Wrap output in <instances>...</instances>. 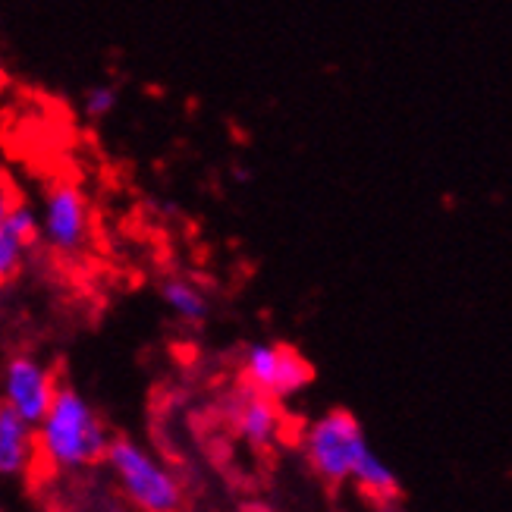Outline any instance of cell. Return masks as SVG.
<instances>
[{"label": "cell", "instance_id": "6da1fadb", "mask_svg": "<svg viewBox=\"0 0 512 512\" xmlns=\"http://www.w3.org/2000/svg\"><path fill=\"white\" fill-rule=\"evenodd\" d=\"M110 440L107 421L79 387L60 384L54 403L35 425L38 462L51 475H82L101 465Z\"/></svg>", "mask_w": 512, "mask_h": 512}, {"label": "cell", "instance_id": "7a4b0ae2", "mask_svg": "<svg viewBox=\"0 0 512 512\" xmlns=\"http://www.w3.org/2000/svg\"><path fill=\"white\" fill-rule=\"evenodd\" d=\"M101 465L136 512H186V487L180 475L145 443L114 437Z\"/></svg>", "mask_w": 512, "mask_h": 512}, {"label": "cell", "instance_id": "3957f363", "mask_svg": "<svg viewBox=\"0 0 512 512\" xmlns=\"http://www.w3.org/2000/svg\"><path fill=\"white\" fill-rule=\"evenodd\" d=\"M368 450L371 443L362 421L349 409H327L302 431V459L327 487H346Z\"/></svg>", "mask_w": 512, "mask_h": 512}, {"label": "cell", "instance_id": "277c9868", "mask_svg": "<svg viewBox=\"0 0 512 512\" xmlns=\"http://www.w3.org/2000/svg\"><path fill=\"white\" fill-rule=\"evenodd\" d=\"M242 381L246 390H255L261 396H271L277 403L296 399L315 381V368L299 349L280 340H255L242 349L239 359Z\"/></svg>", "mask_w": 512, "mask_h": 512}, {"label": "cell", "instance_id": "5b68a950", "mask_svg": "<svg viewBox=\"0 0 512 512\" xmlns=\"http://www.w3.org/2000/svg\"><path fill=\"white\" fill-rule=\"evenodd\" d=\"M60 374L54 365L38 359L35 352H13L0 365V406L13 409L29 425H38L41 415L54 403Z\"/></svg>", "mask_w": 512, "mask_h": 512}, {"label": "cell", "instance_id": "8992f818", "mask_svg": "<svg viewBox=\"0 0 512 512\" xmlns=\"http://www.w3.org/2000/svg\"><path fill=\"white\" fill-rule=\"evenodd\" d=\"M38 214V239L57 255H79L88 246V202L76 183H57L48 189Z\"/></svg>", "mask_w": 512, "mask_h": 512}, {"label": "cell", "instance_id": "52a82bcc", "mask_svg": "<svg viewBox=\"0 0 512 512\" xmlns=\"http://www.w3.org/2000/svg\"><path fill=\"white\" fill-rule=\"evenodd\" d=\"M230 425L246 447L267 450L283 434V403L255 390H239L230 399Z\"/></svg>", "mask_w": 512, "mask_h": 512}, {"label": "cell", "instance_id": "ba28073f", "mask_svg": "<svg viewBox=\"0 0 512 512\" xmlns=\"http://www.w3.org/2000/svg\"><path fill=\"white\" fill-rule=\"evenodd\" d=\"M38 465L35 425L0 406V481H26Z\"/></svg>", "mask_w": 512, "mask_h": 512}, {"label": "cell", "instance_id": "9c48e42d", "mask_svg": "<svg viewBox=\"0 0 512 512\" xmlns=\"http://www.w3.org/2000/svg\"><path fill=\"white\" fill-rule=\"evenodd\" d=\"M38 242V214L29 205H7V214L0 220V283L19 274L22 261Z\"/></svg>", "mask_w": 512, "mask_h": 512}, {"label": "cell", "instance_id": "30bf717a", "mask_svg": "<svg viewBox=\"0 0 512 512\" xmlns=\"http://www.w3.org/2000/svg\"><path fill=\"white\" fill-rule=\"evenodd\" d=\"M161 302L167 305V311L183 324H205L208 315H211V302H208V293L195 280L189 277H167L161 283Z\"/></svg>", "mask_w": 512, "mask_h": 512}, {"label": "cell", "instance_id": "8fae6325", "mask_svg": "<svg viewBox=\"0 0 512 512\" xmlns=\"http://www.w3.org/2000/svg\"><path fill=\"white\" fill-rule=\"evenodd\" d=\"M349 484L371 506H390L399 497V478H396V472L390 469V462L381 453H374V450L365 453V459L359 462V469H355Z\"/></svg>", "mask_w": 512, "mask_h": 512}, {"label": "cell", "instance_id": "7c38bea8", "mask_svg": "<svg viewBox=\"0 0 512 512\" xmlns=\"http://www.w3.org/2000/svg\"><path fill=\"white\" fill-rule=\"evenodd\" d=\"M117 101H120L117 88L101 82V85L88 88L85 98H82V107H85V114L92 117V120H104L107 114H114V110H117Z\"/></svg>", "mask_w": 512, "mask_h": 512}, {"label": "cell", "instance_id": "4fadbf2b", "mask_svg": "<svg viewBox=\"0 0 512 512\" xmlns=\"http://www.w3.org/2000/svg\"><path fill=\"white\" fill-rule=\"evenodd\" d=\"M41 512H79V509H73V506H66V503H48Z\"/></svg>", "mask_w": 512, "mask_h": 512}, {"label": "cell", "instance_id": "5bb4252c", "mask_svg": "<svg viewBox=\"0 0 512 512\" xmlns=\"http://www.w3.org/2000/svg\"><path fill=\"white\" fill-rule=\"evenodd\" d=\"M7 205H10V202H7L4 195H0V220H4V214H7Z\"/></svg>", "mask_w": 512, "mask_h": 512}, {"label": "cell", "instance_id": "9a60e30c", "mask_svg": "<svg viewBox=\"0 0 512 512\" xmlns=\"http://www.w3.org/2000/svg\"><path fill=\"white\" fill-rule=\"evenodd\" d=\"M365 512H393V509L390 506H368Z\"/></svg>", "mask_w": 512, "mask_h": 512}]
</instances>
